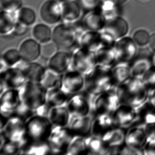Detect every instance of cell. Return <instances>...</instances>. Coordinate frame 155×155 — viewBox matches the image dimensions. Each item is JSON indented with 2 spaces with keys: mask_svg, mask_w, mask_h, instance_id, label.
<instances>
[{
  "mask_svg": "<svg viewBox=\"0 0 155 155\" xmlns=\"http://www.w3.org/2000/svg\"><path fill=\"white\" fill-rule=\"evenodd\" d=\"M27 31V25H24L20 22V23L15 24L13 32L17 36H22Z\"/></svg>",
  "mask_w": 155,
  "mask_h": 155,
  "instance_id": "52",
  "label": "cell"
},
{
  "mask_svg": "<svg viewBox=\"0 0 155 155\" xmlns=\"http://www.w3.org/2000/svg\"><path fill=\"white\" fill-rule=\"evenodd\" d=\"M36 19V14L31 8H22L19 12V21L27 26L32 25Z\"/></svg>",
  "mask_w": 155,
  "mask_h": 155,
  "instance_id": "44",
  "label": "cell"
},
{
  "mask_svg": "<svg viewBox=\"0 0 155 155\" xmlns=\"http://www.w3.org/2000/svg\"><path fill=\"white\" fill-rule=\"evenodd\" d=\"M143 1H145V0H143Z\"/></svg>",
  "mask_w": 155,
  "mask_h": 155,
  "instance_id": "61",
  "label": "cell"
},
{
  "mask_svg": "<svg viewBox=\"0 0 155 155\" xmlns=\"http://www.w3.org/2000/svg\"><path fill=\"white\" fill-rule=\"evenodd\" d=\"M49 119L53 126L68 127L71 116L66 105L54 107L51 110Z\"/></svg>",
  "mask_w": 155,
  "mask_h": 155,
  "instance_id": "26",
  "label": "cell"
},
{
  "mask_svg": "<svg viewBox=\"0 0 155 155\" xmlns=\"http://www.w3.org/2000/svg\"><path fill=\"white\" fill-rule=\"evenodd\" d=\"M143 154L145 155H155V143H147L143 149Z\"/></svg>",
  "mask_w": 155,
  "mask_h": 155,
  "instance_id": "53",
  "label": "cell"
},
{
  "mask_svg": "<svg viewBox=\"0 0 155 155\" xmlns=\"http://www.w3.org/2000/svg\"><path fill=\"white\" fill-rule=\"evenodd\" d=\"M148 45L150 50L153 53H155V34L152 35L150 36Z\"/></svg>",
  "mask_w": 155,
  "mask_h": 155,
  "instance_id": "55",
  "label": "cell"
},
{
  "mask_svg": "<svg viewBox=\"0 0 155 155\" xmlns=\"http://www.w3.org/2000/svg\"><path fill=\"white\" fill-rule=\"evenodd\" d=\"M80 4L70 1L65 3L62 9V15L68 21H73L78 19L80 15Z\"/></svg>",
  "mask_w": 155,
  "mask_h": 155,
  "instance_id": "39",
  "label": "cell"
},
{
  "mask_svg": "<svg viewBox=\"0 0 155 155\" xmlns=\"http://www.w3.org/2000/svg\"><path fill=\"white\" fill-rule=\"evenodd\" d=\"M80 38L75 30L68 25H58L52 31V41L58 50L73 51L80 47Z\"/></svg>",
  "mask_w": 155,
  "mask_h": 155,
  "instance_id": "6",
  "label": "cell"
},
{
  "mask_svg": "<svg viewBox=\"0 0 155 155\" xmlns=\"http://www.w3.org/2000/svg\"><path fill=\"white\" fill-rule=\"evenodd\" d=\"M15 67H18L23 71L28 81L39 83L41 82L47 69L36 61L28 62L23 59Z\"/></svg>",
  "mask_w": 155,
  "mask_h": 155,
  "instance_id": "20",
  "label": "cell"
},
{
  "mask_svg": "<svg viewBox=\"0 0 155 155\" xmlns=\"http://www.w3.org/2000/svg\"><path fill=\"white\" fill-rule=\"evenodd\" d=\"M59 1H61V2H68L69 0H59Z\"/></svg>",
  "mask_w": 155,
  "mask_h": 155,
  "instance_id": "60",
  "label": "cell"
},
{
  "mask_svg": "<svg viewBox=\"0 0 155 155\" xmlns=\"http://www.w3.org/2000/svg\"><path fill=\"white\" fill-rule=\"evenodd\" d=\"M2 59L8 67H15L22 59L19 49L15 48L8 49L2 54Z\"/></svg>",
  "mask_w": 155,
  "mask_h": 155,
  "instance_id": "40",
  "label": "cell"
},
{
  "mask_svg": "<svg viewBox=\"0 0 155 155\" xmlns=\"http://www.w3.org/2000/svg\"><path fill=\"white\" fill-rule=\"evenodd\" d=\"M85 87V77L80 71L69 69L64 74L61 88L68 94L72 95L81 92Z\"/></svg>",
  "mask_w": 155,
  "mask_h": 155,
  "instance_id": "12",
  "label": "cell"
},
{
  "mask_svg": "<svg viewBox=\"0 0 155 155\" xmlns=\"http://www.w3.org/2000/svg\"><path fill=\"white\" fill-rule=\"evenodd\" d=\"M8 89L6 87V85L4 83V82L2 80L0 79V93L2 94V93L4 92L5 91Z\"/></svg>",
  "mask_w": 155,
  "mask_h": 155,
  "instance_id": "58",
  "label": "cell"
},
{
  "mask_svg": "<svg viewBox=\"0 0 155 155\" xmlns=\"http://www.w3.org/2000/svg\"><path fill=\"white\" fill-rule=\"evenodd\" d=\"M53 127L48 117L34 115L26 122V131L29 143L47 141Z\"/></svg>",
  "mask_w": 155,
  "mask_h": 155,
  "instance_id": "3",
  "label": "cell"
},
{
  "mask_svg": "<svg viewBox=\"0 0 155 155\" xmlns=\"http://www.w3.org/2000/svg\"><path fill=\"white\" fill-rule=\"evenodd\" d=\"M137 46L133 38L125 36L118 39L114 47L117 61L130 64L138 54Z\"/></svg>",
  "mask_w": 155,
  "mask_h": 155,
  "instance_id": "11",
  "label": "cell"
},
{
  "mask_svg": "<svg viewBox=\"0 0 155 155\" xmlns=\"http://www.w3.org/2000/svg\"><path fill=\"white\" fill-rule=\"evenodd\" d=\"M47 91L41 83L28 81L19 89L21 102L36 111L46 103Z\"/></svg>",
  "mask_w": 155,
  "mask_h": 155,
  "instance_id": "4",
  "label": "cell"
},
{
  "mask_svg": "<svg viewBox=\"0 0 155 155\" xmlns=\"http://www.w3.org/2000/svg\"><path fill=\"white\" fill-rule=\"evenodd\" d=\"M0 154L1 155H21V149L15 143L6 139L0 145Z\"/></svg>",
  "mask_w": 155,
  "mask_h": 155,
  "instance_id": "41",
  "label": "cell"
},
{
  "mask_svg": "<svg viewBox=\"0 0 155 155\" xmlns=\"http://www.w3.org/2000/svg\"><path fill=\"white\" fill-rule=\"evenodd\" d=\"M86 141L88 155H111L110 150L100 137L91 134L86 137Z\"/></svg>",
  "mask_w": 155,
  "mask_h": 155,
  "instance_id": "30",
  "label": "cell"
},
{
  "mask_svg": "<svg viewBox=\"0 0 155 155\" xmlns=\"http://www.w3.org/2000/svg\"><path fill=\"white\" fill-rule=\"evenodd\" d=\"M72 52L58 50L48 61L47 68L57 73L64 74L71 67Z\"/></svg>",
  "mask_w": 155,
  "mask_h": 155,
  "instance_id": "16",
  "label": "cell"
},
{
  "mask_svg": "<svg viewBox=\"0 0 155 155\" xmlns=\"http://www.w3.org/2000/svg\"><path fill=\"white\" fill-rule=\"evenodd\" d=\"M147 143V134L143 126L137 125L130 127L127 130L126 143L129 147L143 153V149Z\"/></svg>",
  "mask_w": 155,
  "mask_h": 155,
  "instance_id": "17",
  "label": "cell"
},
{
  "mask_svg": "<svg viewBox=\"0 0 155 155\" xmlns=\"http://www.w3.org/2000/svg\"><path fill=\"white\" fill-rule=\"evenodd\" d=\"M63 74H61L47 68L44 76L40 82L47 90L61 88Z\"/></svg>",
  "mask_w": 155,
  "mask_h": 155,
  "instance_id": "35",
  "label": "cell"
},
{
  "mask_svg": "<svg viewBox=\"0 0 155 155\" xmlns=\"http://www.w3.org/2000/svg\"><path fill=\"white\" fill-rule=\"evenodd\" d=\"M21 103L19 90L8 88L1 94V113L10 117Z\"/></svg>",
  "mask_w": 155,
  "mask_h": 155,
  "instance_id": "15",
  "label": "cell"
},
{
  "mask_svg": "<svg viewBox=\"0 0 155 155\" xmlns=\"http://www.w3.org/2000/svg\"><path fill=\"white\" fill-rule=\"evenodd\" d=\"M93 117L92 135L102 138L107 132L112 130L115 125L112 115L99 114Z\"/></svg>",
  "mask_w": 155,
  "mask_h": 155,
  "instance_id": "22",
  "label": "cell"
},
{
  "mask_svg": "<svg viewBox=\"0 0 155 155\" xmlns=\"http://www.w3.org/2000/svg\"><path fill=\"white\" fill-rule=\"evenodd\" d=\"M98 65L111 68L117 61L114 47H102L95 52Z\"/></svg>",
  "mask_w": 155,
  "mask_h": 155,
  "instance_id": "29",
  "label": "cell"
},
{
  "mask_svg": "<svg viewBox=\"0 0 155 155\" xmlns=\"http://www.w3.org/2000/svg\"><path fill=\"white\" fill-rule=\"evenodd\" d=\"M80 6L84 10H93L99 5L100 0H78Z\"/></svg>",
  "mask_w": 155,
  "mask_h": 155,
  "instance_id": "48",
  "label": "cell"
},
{
  "mask_svg": "<svg viewBox=\"0 0 155 155\" xmlns=\"http://www.w3.org/2000/svg\"><path fill=\"white\" fill-rule=\"evenodd\" d=\"M104 2L110 3L112 4L119 5L124 3L127 0H102Z\"/></svg>",
  "mask_w": 155,
  "mask_h": 155,
  "instance_id": "56",
  "label": "cell"
},
{
  "mask_svg": "<svg viewBox=\"0 0 155 155\" xmlns=\"http://www.w3.org/2000/svg\"><path fill=\"white\" fill-rule=\"evenodd\" d=\"M150 36L144 30H139L134 32L133 39L138 46L144 47L148 45Z\"/></svg>",
  "mask_w": 155,
  "mask_h": 155,
  "instance_id": "46",
  "label": "cell"
},
{
  "mask_svg": "<svg viewBox=\"0 0 155 155\" xmlns=\"http://www.w3.org/2000/svg\"><path fill=\"white\" fill-rule=\"evenodd\" d=\"M0 79L6 85V87L19 90L28 80L23 71L17 67H10L0 72Z\"/></svg>",
  "mask_w": 155,
  "mask_h": 155,
  "instance_id": "18",
  "label": "cell"
},
{
  "mask_svg": "<svg viewBox=\"0 0 155 155\" xmlns=\"http://www.w3.org/2000/svg\"><path fill=\"white\" fill-rule=\"evenodd\" d=\"M143 84L147 90L148 91L149 95L155 91V66L152 65L147 72L141 78Z\"/></svg>",
  "mask_w": 155,
  "mask_h": 155,
  "instance_id": "42",
  "label": "cell"
},
{
  "mask_svg": "<svg viewBox=\"0 0 155 155\" xmlns=\"http://www.w3.org/2000/svg\"><path fill=\"white\" fill-rule=\"evenodd\" d=\"M1 5L4 10L13 12L21 7L22 0H1Z\"/></svg>",
  "mask_w": 155,
  "mask_h": 155,
  "instance_id": "47",
  "label": "cell"
},
{
  "mask_svg": "<svg viewBox=\"0 0 155 155\" xmlns=\"http://www.w3.org/2000/svg\"><path fill=\"white\" fill-rule=\"evenodd\" d=\"M74 137L68 127L54 126L48 139L52 155H66Z\"/></svg>",
  "mask_w": 155,
  "mask_h": 155,
  "instance_id": "7",
  "label": "cell"
},
{
  "mask_svg": "<svg viewBox=\"0 0 155 155\" xmlns=\"http://www.w3.org/2000/svg\"><path fill=\"white\" fill-rule=\"evenodd\" d=\"M40 16L45 22L53 25L61 20L63 16L62 10L56 1L49 0L45 2L41 7Z\"/></svg>",
  "mask_w": 155,
  "mask_h": 155,
  "instance_id": "23",
  "label": "cell"
},
{
  "mask_svg": "<svg viewBox=\"0 0 155 155\" xmlns=\"http://www.w3.org/2000/svg\"><path fill=\"white\" fill-rule=\"evenodd\" d=\"M51 109V107L47 103H46L41 107H39L37 110H36L35 111L36 114L48 117Z\"/></svg>",
  "mask_w": 155,
  "mask_h": 155,
  "instance_id": "51",
  "label": "cell"
},
{
  "mask_svg": "<svg viewBox=\"0 0 155 155\" xmlns=\"http://www.w3.org/2000/svg\"><path fill=\"white\" fill-rule=\"evenodd\" d=\"M26 122L16 116L11 115L8 122L1 132L7 140L18 145L21 149L29 143L26 131Z\"/></svg>",
  "mask_w": 155,
  "mask_h": 155,
  "instance_id": "5",
  "label": "cell"
},
{
  "mask_svg": "<svg viewBox=\"0 0 155 155\" xmlns=\"http://www.w3.org/2000/svg\"><path fill=\"white\" fill-rule=\"evenodd\" d=\"M104 29V31L110 34L117 40L125 37L128 33V23L124 19L117 17L107 21Z\"/></svg>",
  "mask_w": 155,
  "mask_h": 155,
  "instance_id": "24",
  "label": "cell"
},
{
  "mask_svg": "<svg viewBox=\"0 0 155 155\" xmlns=\"http://www.w3.org/2000/svg\"><path fill=\"white\" fill-rule=\"evenodd\" d=\"M58 51V49L56 45L51 40V41L41 45V57L45 60L48 61Z\"/></svg>",
  "mask_w": 155,
  "mask_h": 155,
  "instance_id": "45",
  "label": "cell"
},
{
  "mask_svg": "<svg viewBox=\"0 0 155 155\" xmlns=\"http://www.w3.org/2000/svg\"><path fill=\"white\" fill-rule=\"evenodd\" d=\"M117 155H143L142 151L137 150L136 149L129 147L126 143L120 148Z\"/></svg>",
  "mask_w": 155,
  "mask_h": 155,
  "instance_id": "49",
  "label": "cell"
},
{
  "mask_svg": "<svg viewBox=\"0 0 155 155\" xmlns=\"http://www.w3.org/2000/svg\"><path fill=\"white\" fill-rule=\"evenodd\" d=\"M15 20L10 12L2 11L0 15V33L5 35L10 33L15 29Z\"/></svg>",
  "mask_w": 155,
  "mask_h": 155,
  "instance_id": "38",
  "label": "cell"
},
{
  "mask_svg": "<svg viewBox=\"0 0 155 155\" xmlns=\"http://www.w3.org/2000/svg\"><path fill=\"white\" fill-rule=\"evenodd\" d=\"M148 101L150 103H151V104L153 105V106L155 107V91L149 95Z\"/></svg>",
  "mask_w": 155,
  "mask_h": 155,
  "instance_id": "57",
  "label": "cell"
},
{
  "mask_svg": "<svg viewBox=\"0 0 155 155\" xmlns=\"http://www.w3.org/2000/svg\"><path fill=\"white\" fill-rule=\"evenodd\" d=\"M111 75L115 87L126 82L132 76L130 64L117 61L111 68Z\"/></svg>",
  "mask_w": 155,
  "mask_h": 155,
  "instance_id": "27",
  "label": "cell"
},
{
  "mask_svg": "<svg viewBox=\"0 0 155 155\" xmlns=\"http://www.w3.org/2000/svg\"><path fill=\"white\" fill-rule=\"evenodd\" d=\"M151 63L152 65L155 66V53H153V54L151 56Z\"/></svg>",
  "mask_w": 155,
  "mask_h": 155,
  "instance_id": "59",
  "label": "cell"
},
{
  "mask_svg": "<svg viewBox=\"0 0 155 155\" xmlns=\"http://www.w3.org/2000/svg\"><path fill=\"white\" fill-rule=\"evenodd\" d=\"M137 117V109L125 104H120L112 114L115 126L127 129L136 121Z\"/></svg>",
  "mask_w": 155,
  "mask_h": 155,
  "instance_id": "13",
  "label": "cell"
},
{
  "mask_svg": "<svg viewBox=\"0 0 155 155\" xmlns=\"http://www.w3.org/2000/svg\"><path fill=\"white\" fill-rule=\"evenodd\" d=\"M18 49L22 59L28 62L35 61L41 57V45L35 39L24 40Z\"/></svg>",
  "mask_w": 155,
  "mask_h": 155,
  "instance_id": "21",
  "label": "cell"
},
{
  "mask_svg": "<svg viewBox=\"0 0 155 155\" xmlns=\"http://www.w3.org/2000/svg\"><path fill=\"white\" fill-rule=\"evenodd\" d=\"M130 66L132 77L141 78L152 66L151 59L146 57H140L137 54L136 57L130 63Z\"/></svg>",
  "mask_w": 155,
  "mask_h": 155,
  "instance_id": "32",
  "label": "cell"
},
{
  "mask_svg": "<svg viewBox=\"0 0 155 155\" xmlns=\"http://www.w3.org/2000/svg\"><path fill=\"white\" fill-rule=\"evenodd\" d=\"M84 77V90L95 96L115 88L111 75V68L97 64Z\"/></svg>",
  "mask_w": 155,
  "mask_h": 155,
  "instance_id": "2",
  "label": "cell"
},
{
  "mask_svg": "<svg viewBox=\"0 0 155 155\" xmlns=\"http://www.w3.org/2000/svg\"><path fill=\"white\" fill-rule=\"evenodd\" d=\"M97 63L95 52L78 47L72 52V60L70 69L80 71L84 75L94 69Z\"/></svg>",
  "mask_w": 155,
  "mask_h": 155,
  "instance_id": "9",
  "label": "cell"
},
{
  "mask_svg": "<svg viewBox=\"0 0 155 155\" xmlns=\"http://www.w3.org/2000/svg\"><path fill=\"white\" fill-rule=\"evenodd\" d=\"M35 114L36 112L35 110L30 109L23 102H21V103L17 107V109L15 110L11 115L16 116L25 121H27L30 118H31Z\"/></svg>",
  "mask_w": 155,
  "mask_h": 155,
  "instance_id": "43",
  "label": "cell"
},
{
  "mask_svg": "<svg viewBox=\"0 0 155 155\" xmlns=\"http://www.w3.org/2000/svg\"><path fill=\"white\" fill-rule=\"evenodd\" d=\"M1 124H0V130H2L4 129L5 126H6L10 117L4 115L1 113Z\"/></svg>",
  "mask_w": 155,
  "mask_h": 155,
  "instance_id": "54",
  "label": "cell"
},
{
  "mask_svg": "<svg viewBox=\"0 0 155 155\" xmlns=\"http://www.w3.org/2000/svg\"><path fill=\"white\" fill-rule=\"evenodd\" d=\"M21 155H52L48 141L43 143H28L23 148Z\"/></svg>",
  "mask_w": 155,
  "mask_h": 155,
  "instance_id": "33",
  "label": "cell"
},
{
  "mask_svg": "<svg viewBox=\"0 0 155 155\" xmlns=\"http://www.w3.org/2000/svg\"><path fill=\"white\" fill-rule=\"evenodd\" d=\"M127 130V128L115 126L102 138L110 150L111 155H117L120 148L126 143Z\"/></svg>",
  "mask_w": 155,
  "mask_h": 155,
  "instance_id": "14",
  "label": "cell"
},
{
  "mask_svg": "<svg viewBox=\"0 0 155 155\" xmlns=\"http://www.w3.org/2000/svg\"><path fill=\"white\" fill-rule=\"evenodd\" d=\"M137 112L136 121L139 125L145 126L155 123V107L148 100L137 109Z\"/></svg>",
  "mask_w": 155,
  "mask_h": 155,
  "instance_id": "28",
  "label": "cell"
},
{
  "mask_svg": "<svg viewBox=\"0 0 155 155\" xmlns=\"http://www.w3.org/2000/svg\"><path fill=\"white\" fill-rule=\"evenodd\" d=\"M120 104L116 88L111 89L96 97L91 115L93 117L99 114L112 115Z\"/></svg>",
  "mask_w": 155,
  "mask_h": 155,
  "instance_id": "8",
  "label": "cell"
},
{
  "mask_svg": "<svg viewBox=\"0 0 155 155\" xmlns=\"http://www.w3.org/2000/svg\"><path fill=\"white\" fill-rule=\"evenodd\" d=\"M103 15L97 12L91 13L84 20V27L88 31H99L105 25Z\"/></svg>",
  "mask_w": 155,
  "mask_h": 155,
  "instance_id": "34",
  "label": "cell"
},
{
  "mask_svg": "<svg viewBox=\"0 0 155 155\" xmlns=\"http://www.w3.org/2000/svg\"><path fill=\"white\" fill-rule=\"evenodd\" d=\"M93 117L91 114L71 117L68 127L75 137H87L92 134Z\"/></svg>",
  "mask_w": 155,
  "mask_h": 155,
  "instance_id": "19",
  "label": "cell"
},
{
  "mask_svg": "<svg viewBox=\"0 0 155 155\" xmlns=\"http://www.w3.org/2000/svg\"><path fill=\"white\" fill-rule=\"evenodd\" d=\"M115 88L121 104L129 105L136 109L149 99V92L141 78L131 76Z\"/></svg>",
  "mask_w": 155,
  "mask_h": 155,
  "instance_id": "1",
  "label": "cell"
},
{
  "mask_svg": "<svg viewBox=\"0 0 155 155\" xmlns=\"http://www.w3.org/2000/svg\"><path fill=\"white\" fill-rule=\"evenodd\" d=\"M52 33L51 29L43 24L36 25L32 32L34 38L42 44L52 40Z\"/></svg>",
  "mask_w": 155,
  "mask_h": 155,
  "instance_id": "37",
  "label": "cell"
},
{
  "mask_svg": "<svg viewBox=\"0 0 155 155\" xmlns=\"http://www.w3.org/2000/svg\"><path fill=\"white\" fill-rule=\"evenodd\" d=\"M70 95L61 88H51L47 91L46 103L51 108L66 105Z\"/></svg>",
  "mask_w": 155,
  "mask_h": 155,
  "instance_id": "31",
  "label": "cell"
},
{
  "mask_svg": "<svg viewBox=\"0 0 155 155\" xmlns=\"http://www.w3.org/2000/svg\"><path fill=\"white\" fill-rule=\"evenodd\" d=\"M71 117L91 114L93 105L83 91L71 95L66 104Z\"/></svg>",
  "mask_w": 155,
  "mask_h": 155,
  "instance_id": "10",
  "label": "cell"
},
{
  "mask_svg": "<svg viewBox=\"0 0 155 155\" xmlns=\"http://www.w3.org/2000/svg\"><path fill=\"white\" fill-rule=\"evenodd\" d=\"M143 127L147 134L148 143H155V123Z\"/></svg>",
  "mask_w": 155,
  "mask_h": 155,
  "instance_id": "50",
  "label": "cell"
},
{
  "mask_svg": "<svg viewBox=\"0 0 155 155\" xmlns=\"http://www.w3.org/2000/svg\"><path fill=\"white\" fill-rule=\"evenodd\" d=\"M88 155L86 137H75L69 145L66 155Z\"/></svg>",
  "mask_w": 155,
  "mask_h": 155,
  "instance_id": "36",
  "label": "cell"
},
{
  "mask_svg": "<svg viewBox=\"0 0 155 155\" xmlns=\"http://www.w3.org/2000/svg\"><path fill=\"white\" fill-rule=\"evenodd\" d=\"M79 44L81 47L96 52L103 47L102 33L99 31H88L81 36Z\"/></svg>",
  "mask_w": 155,
  "mask_h": 155,
  "instance_id": "25",
  "label": "cell"
}]
</instances>
